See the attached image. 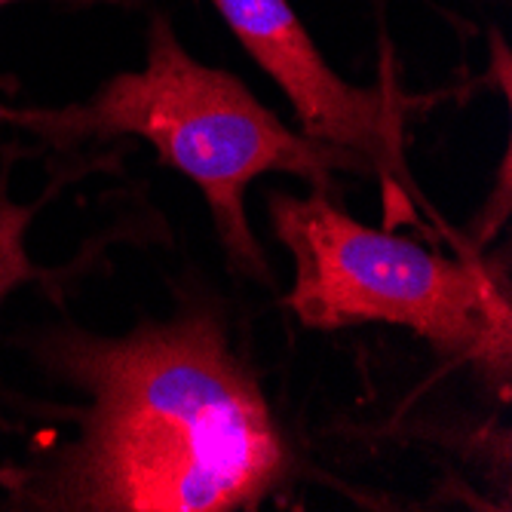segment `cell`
Segmentation results:
<instances>
[{
  "label": "cell",
  "instance_id": "obj_1",
  "mask_svg": "<svg viewBox=\"0 0 512 512\" xmlns=\"http://www.w3.org/2000/svg\"><path fill=\"white\" fill-rule=\"evenodd\" d=\"M40 359L89 402L80 436L13 482L22 509L234 512L292 476L283 430L212 307L123 338L53 332Z\"/></svg>",
  "mask_w": 512,
  "mask_h": 512
},
{
  "label": "cell",
  "instance_id": "obj_2",
  "mask_svg": "<svg viewBox=\"0 0 512 512\" xmlns=\"http://www.w3.org/2000/svg\"><path fill=\"white\" fill-rule=\"evenodd\" d=\"M0 117L53 148H74L89 138H145L166 166L203 191L230 267L252 279L270 276L246 215L255 178L286 172L325 191L335 172H371L353 151L292 132L240 77L194 59L166 13L148 25V59L138 71L114 74L83 102L0 111Z\"/></svg>",
  "mask_w": 512,
  "mask_h": 512
},
{
  "label": "cell",
  "instance_id": "obj_3",
  "mask_svg": "<svg viewBox=\"0 0 512 512\" xmlns=\"http://www.w3.org/2000/svg\"><path fill=\"white\" fill-rule=\"evenodd\" d=\"M267 209L295 264L289 307L304 325L325 332L402 325L506 390L512 313L494 261L448 258L411 237L365 227L325 191H276Z\"/></svg>",
  "mask_w": 512,
  "mask_h": 512
},
{
  "label": "cell",
  "instance_id": "obj_4",
  "mask_svg": "<svg viewBox=\"0 0 512 512\" xmlns=\"http://www.w3.org/2000/svg\"><path fill=\"white\" fill-rule=\"evenodd\" d=\"M212 7L286 92L307 138L353 151L375 175L408 184L402 163L405 102L393 86H356L338 77L289 0H212Z\"/></svg>",
  "mask_w": 512,
  "mask_h": 512
},
{
  "label": "cell",
  "instance_id": "obj_5",
  "mask_svg": "<svg viewBox=\"0 0 512 512\" xmlns=\"http://www.w3.org/2000/svg\"><path fill=\"white\" fill-rule=\"evenodd\" d=\"M34 212V206H22L7 191H0V307L19 286L37 276L28 255V227Z\"/></svg>",
  "mask_w": 512,
  "mask_h": 512
},
{
  "label": "cell",
  "instance_id": "obj_6",
  "mask_svg": "<svg viewBox=\"0 0 512 512\" xmlns=\"http://www.w3.org/2000/svg\"><path fill=\"white\" fill-rule=\"evenodd\" d=\"M10 4H22V0H0V7ZM53 4H77V7H89V4H111V7H138L145 0H53Z\"/></svg>",
  "mask_w": 512,
  "mask_h": 512
}]
</instances>
